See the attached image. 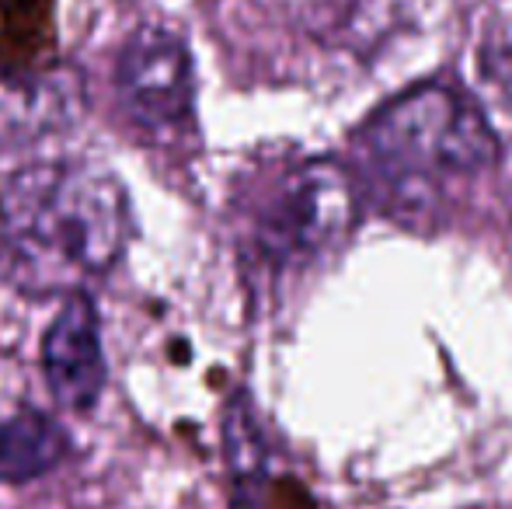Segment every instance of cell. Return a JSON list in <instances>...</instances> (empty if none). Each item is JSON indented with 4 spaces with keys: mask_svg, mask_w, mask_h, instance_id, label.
<instances>
[{
    "mask_svg": "<svg viewBox=\"0 0 512 509\" xmlns=\"http://www.w3.org/2000/svg\"><path fill=\"white\" fill-rule=\"evenodd\" d=\"M42 374L53 398L70 412H91L108 381L102 318L88 293H70L42 335Z\"/></svg>",
    "mask_w": 512,
    "mask_h": 509,
    "instance_id": "cell-5",
    "label": "cell"
},
{
    "mask_svg": "<svg viewBox=\"0 0 512 509\" xmlns=\"http://www.w3.org/2000/svg\"><path fill=\"white\" fill-rule=\"evenodd\" d=\"M133 234L126 185L88 161H32L0 185V276L28 297L84 293Z\"/></svg>",
    "mask_w": 512,
    "mask_h": 509,
    "instance_id": "cell-1",
    "label": "cell"
},
{
    "mask_svg": "<svg viewBox=\"0 0 512 509\" xmlns=\"http://www.w3.org/2000/svg\"><path fill=\"white\" fill-rule=\"evenodd\" d=\"M366 161L405 189H436L446 178L485 171L499 154L488 119L457 88L422 84L387 102L359 133Z\"/></svg>",
    "mask_w": 512,
    "mask_h": 509,
    "instance_id": "cell-2",
    "label": "cell"
},
{
    "mask_svg": "<svg viewBox=\"0 0 512 509\" xmlns=\"http://www.w3.org/2000/svg\"><path fill=\"white\" fill-rule=\"evenodd\" d=\"M70 436L53 415L21 408L0 419V485H25L60 468Z\"/></svg>",
    "mask_w": 512,
    "mask_h": 509,
    "instance_id": "cell-7",
    "label": "cell"
},
{
    "mask_svg": "<svg viewBox=\"0 0 512 509\" xmlns=\"http://www.w3.org/2000/svg\"><path fill=\"white\" fill-rule=\"evenodd\" d=\"M115 95L129 123L154 136L189 123L196 81L182 35L164 25L136 28L115 60Z\"/></svg>",
    "mask_w": 512,
    "mask_h": 509,
    "instance_id": "cell-4",
    "label": "cell"
},
{
    "mask_svg": "<svg viewBox=\"0 0 512 509\" xmlns=\"http://www.w3.org/2000/svg\"><path fill=\"white\" fill-rule=\"evenodd\" d=\"M81 81L67 70L21 74L0 63V150L21 147L70 126L81 116Z\"/></svg>",
    "mask_w": 512,
    "mask_h": 509,
    "instance_id": "cell-6",
    "label": "cell"
},
{
    "mask_svg": "<svg viewBox=\"0 0 512 509\" xmlns=\"http://www.w3.org/2000/svg\"><path fill=\"white\" fill-rule=\"evenodd\" d=\"M56 0H0V63L21 74L56 67Z\"/></svg>",
    "mask_w": 512,
    "mask_h": 509,
    "instance_id": "cell-8",
    "label": "cell"
},
{
    "mask_svg": "<svg viewBox=\"0 0 512 509\" xmlns=\"http://www.w3.org/2000/svg\"><path fill=\"white\" fill-rule=\"evenodd\" d=\"M352 213V182L335 161L297 164L255 206L251 245L276 269L307 265L345 238Z\"/></svg>",
    "mask_w": 512,
    "mask_h": 509,
    "instance_id": "cell-3",
    "label": "cell"
}]
</instances>
